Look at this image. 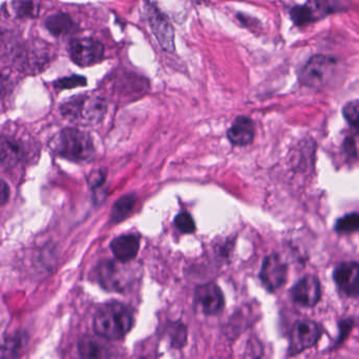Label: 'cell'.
<instances>
[{"label":"cell","instance_id":"12","mask_svg":"<svg viewBox=\"0 0 359 359\" xmlns=\"http://www.w3.org/2000/svg\"><path fill=\"white\" fill-rule=\"evenodd\" d=\"M196 303L206 315H217L224 308V296L215 284H207L196 290Z\"/></svg>","mask_w":359,"mask_h":359},{"label":"cell","instance_id":"10","mask_svg":"<svg viewBox=\"0 0 359 359\" xmlns=\"http://www.w3.org/2000/svg\"><path fill=\"white\" fill-rule=\"evenodd\" d=\"M294 303L305 308L316 307L322 299L320 280L314 275H307L297 282L291 290Z\"/></svg>","mask_w":359,"mask_h":359},{"label":"cell","instance_id":"2","mask_svg":"<svg viewBox=\"0 0 359 359\" xmlns=\"http://www.w3.org/2000/svg\"><path fill=\"white\" fill-rule=\"evenodd\" d=\"M50 147L57 155L71 162H90L95 155L92 137L79 129L69 128L61 131L53 139Z\"/></svg>","mask_w":359,"mask_h":359},{"label":"cell","instance_id":"23","mask_svg":"<svg viewBox=\"0 0 359 359\" xmlns=\"http://www.w3.org/2000/svg\"><path fill=\"white\" fill-rule=\"evenodd\" d=\"M177 228L183 233H194L196 231V225H194V219L188 213H180L175 219Z\"/></svg>","mask_w":359,"mask_h":359},{"label":"cell","instance_id":"22","mask_svg":"<svg viewBox=\"0 0 359 359\" xmlns=\"http://www.w3.org/2000/svg\"><path fill=\"white\" fill-rule=\"evenodd\" d=\"M343 114L348 124L359 130V99L348 103L344 107Z\"/></svg>","mask_w":359,"mask_h":359},{"label":"cell","instance_id":"13","mask_svg":"<svg viewBox=\"0 0 359 359\" xmlns=\"http://www.w3.org/2000/svg\"><path fill=\"white\" fill-rule=\"evenodd\" d=\"M149 25L162 48L168 52L175 50V31L172 23L156 8L149 10Z\"/></svg>","mask_w":359,"mask_h":359},{"label":"cell","instance_id":"24","mask_svg":"<svg viewBox=\"0 0 359 359\" xmlns=\"http://www.w3.org/2000/svg\"><path fill=\"white\" fill-rule=\"evenodd\" d=\"M344 149L351 157L359 159V132L349 135L344 141Z\"/></svg>","mask_w":359,"mask_h":359},{"label":"cell","instance_id":"14","mask_svg":"<svg viewBox=\"0 0 359 359\" xmlns=\"http://www.w3.org/2000/svg\"><path fill=\"white\" fill-rule=\"evenodd\" d=\"M230 143L238 147L250 145L255 138V124L246 116H240L234 120L227 132Z\"/></svg>","mask_w":359,"mask_h":359},{"label":"cell","instance_id":"3","mask_svg":"<svg viewBox=\"0 0 359 359\" xmlns=\"http://www.w3.org/2000/svg\"><path fill=\"white\" fill-rule=\"evenodd\" d=\"M107 103L98 95H81L65 101L61 113L76 124L90 126L100 122L105 116Z\"/></svg>","mask_w":359,"mask_h":359},{"label":"cell","instance_id":"17","mask_svg":"<svg viewBox=\"0 0 359 359\" xmlns=\"http://www.w3.org/2000/svg\"><path fill=\"white\" fill-rule=\"evenodd\" d=\"M80 355L84 358H107L111 356L109 348L100 339L86 337L78 345Z\"/></svg>","mask_w":359,"mask_h":359},{"label":"cell","instance_id":"18","mask_svg":"<svg viewBox=\"0 0 359 359\" xmlns=\"http://www.w3.org/2000/svg\"><path fill=\"white\" fill-rule=\"evenodd\" d=\"M46 29L55 36L65 35L73 31L75 25L69 15L58 13L48 17L46 21Z\"/></svg>","mask_w":359,"mask_h":359},{"label":"cell","instance_id":"4","mask_svg":"<svg viewBox=\"0 0 359 359\" xmlns=\"http://www.w3.org/2000/svg\"><path fill=\"white\" fill-rule=\"evenodd\" d=\"M350 6L351 0H308L303 6H294L290 15L295 25L305 27L329 15L343 12Z\"/></svg>","mask_w":359,"mask_h":359},{"label":"cell","instance_id":"11","mask_svg":"<svg viewBox=\"0 0 359 359\" xmlns=\"http://www.w3.org/2000/svg\"><path fill=\"white\" fill-rule=\"evenodd\" d=\"M333 278L341 293L348 297L358 299L359 263L354 261L339 263L333 272Z\"/></svg>","mask_w":359,"mask_h":359},{"label":"cell","instance_id":"8","mask_svg":"<svg viewBox=\"0 0 359 359\" xmlns=\"http://www.w3.org/2000/svg\"><path fill=\"white\" fill-rule=\"evenodd\" d=\"M72 60L80 67H90L102 60L104 46L92 38H77L69 44Z\"/></svg>","mask_w":359,"mask_h":359},{"label":"cell","instance_id":"6","mask_svg":"<svg viewBox=\"0 0 359 359\" xmlns=\"http://www.w3.org/2000/svg\"><path fill=\"white\" fill-rule=\"evenodd\" d=\"M126 263L120 261H105L99 266L97 278L105 290L115 292L126 290L132 278Z\"/></svg>","mask_w":359,"mask_h":359},{"label":"cell","instance_id":"21","mask_svg":"<svg viewBox=\"0 0 359 359\" xmlns=\"http://www.w3.org/2000/svg\"><path fill=\"white\" fill-rule=\"evenodd\" d=\"M14 10L20 17H35L38 14V4L34 0H16Z\"/></svg>","mask_w":359,"mask_h":359},{"label":"cell","instance_id":"26","mask_svg":"<svg viewBox=\"0 0 359 359\" xmlns=\"http://www.w3.org/2000/svg\"><path fill=\"white\" fill-rule=\"evenodd\" d=\"M10 196V189L6 181L0 179V207L4 206Z\"/></svg>","mask_w":359,"mask_h":359},{"label":"cell","instance_id":"16","mask_svg":"<svg viewBox=\"0 0 359 359\" xmlns=\"http://www.w3.org/2000/svg\"><path fill=\"white\" fill-rule=\"evenodd\" d=\"M23 157V149L20 143L14 137L0 136V164L13 167Z\"/></svg>","mask_w":359,"mask_h":359},{"label":"cell","instance_id":"1","mask_svg":"<svg viewBox=\"0 0 359 359\" xmlns=\"http://www.w3.org/2000/svg\"><path fill=\"white\" fill-rule=\"evenodd\" d=\"M134 326V315L126 306L111 303L103 306L94 318V331L101 339L119 341Z\"/></svg>","mask_w":359,"mask_h":359},{"label":"cell","instance_id":"20","mask_svg":"<svg viewBox=\"0 0 359 359\" xmlns=\"http://www.w3.org/2000/svg\"><path fill=\"white\" fill-rule=\"evenodd\" d=\"M335 231L339 234H351L359 231V213H350L337 219Z\"/></svg>","mask_w":359,"mask_h":359},{"label":"cell","instance_id":"25","mask_svg":"<svg viewBox=\"0 0 359 359\" xmlns=\"http://www.w3.org/2000/svg\"><path fill=\"white\" fill-rule=\"evenodd\" d=\"M57 86L59 89H73L77 86H84L86 84V79L83 76H71V77L62 78L57 81Z\"/></svg>","mask_w":359,"mask_h":359},{"label":"cell","instance_id":"5","mask_svg":"<svg viewBox=\"0 0 359 359\" xmlns=\"http://www.w3.org/2000/svg\"><path fill=\"white\" fill-rule=\"evenodd\" d=\"M337 71V59L328 55H314L302 69L299 80L308 88L322 90L332 81Z\"/></svg>","mask_w":359,"mask_h":359},{"label":"cell","instance_id":"9","mask_svg":"<svg viewBox=\"0 0 359 359\" xmlns=\"http://www.w3.org/2000/svg\"><path fill=\"white\" fill-rule=\"evenodd\" d=\"M287 273L288 268L286 263L278 255L271 254L264 261L259 278L269 292H276L286 282Z\"/></svg>","mask_w":359,"mask_h":359},{"label":"cell","instance_id":"7","mask_svg":"<svg viewBox=\"0 0 359 359\" xmlns=\"http://www.w3.org/2000/svg\"><path fill=\"white\" fill-rule=\"evenodd\" d=\"M322 337V328L313 320H299L293 326L290 334L289 355H297L314 347Z\"/></svg>","mask_w":359,"mask_h":359},{"label":"cell","instance_id":"15","mask_svg":"<svg viewBox=\"0 0 359 359\" xmlns=\"http://www.w3.org/2000/svg\"><path fill=\"white\" fill-rule=\"evenodd\" d=\"M140 240L134 234L119 236L111 242V249L118 261L128 263L138 255Z\"/></svg>","mask_w":359,"mask_h":359},{"label":"cell","instance_id":"19","mask_svg":"<svg viewBox=\"0 0 359 359\" xmlns=\"http://www.w3.org/2000/svg\"><path fill=\"white\" fill-rule=\"evenodd\" d=\"M136 196L134 194H128L122 196L121 198L114 204L113 211H111V221L114 223H119L128 216L136 204Z\"/></svg>","mask_w":359,"mask_h":359}]
</instances>
